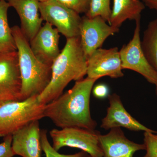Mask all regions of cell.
I'll return each instance as SVG.
<instances>
[{
	"label": "cell",
	"instance_id": "9",
	"mask_svg": "<svg viewBox=\"0 0 157 157\" xmlns=\"http://www.w3.org/2000/svg\"><path fill=\"white\" fill-rule=\"evenodd\" d=\"M119 50L117 47L99 48L87 59V77L98 79L104 76L116 78L123 77Z\"/></svg>",
	"mask_w": 157,
	"mask_h": 157
},
{
	"label": "cell",
	"instance_id": "19",
	"mask_svg": "<svg viewBox=\"0 0 157 157\" xmlns=\"http://www.w3.org/2000/svg\"><path fill=\"white\" fill-rule=\"evenodd\" d=\"M111 14L110 0H91L89 9L85 15L89 17L100 16L109 24Z\"/></svg>",
	"mask_w": 157,
	"mask_h": 157
},
{
	"label": "cell",
	"instance_id": "11",
	"mask_svg": "<svg viewBox=\"0 0 157 157\" xmlns=\"http://www.w3.org/2000/svg\"><path fill=\"white\" fill-rule=\"evenodd\" d=\"M109 106L107 114L101 121V127L104 130L124 128L130 131L156 132L148 128L133 117L124 107L120 97L116 93L109 94Z\"/></svg>",
	"mask_w": 157,
	"mask_h": 157
},
{
	"label": "cell",
	"instance_id": "4",
	"mask_svg": "<svg viewBox=\"0 0 157 157\" xmlns=\"http://www.w3.org/2000/svg\"><path fill=\"white\" fill-rule=\"evenodd\" d=\"M45 105L38 96L23 101H0V137L12 135L26 125L44 117Z\"/></svg>",
	"mask_w": 157,
	"mask_h": 157
},
{
	"label": "cell",
	"instance_id": "7",
	"mask_svg": "<svg viewBox=\"0 0 157 157\" xmlns=\"http://www.w3.org/2000/svg\"><path fill=\"white\" fill-rule=\"evenodd\" d=\"M136 26L132 39L119 50L123 70L139 73L150 83L157 86V73L144 53L140 38V19L135 21Z\"/></svg>",
	"mask_w": 157,
	"mask_h": 157
},
{
	"label": "cell",
	"instance_id": "15",
	"mask_svg": "<svg viewBox=\"0 0 157 157\" xmlns=\"http://www.w3.org/2000/svg\"><path fill=\"white\" fill-rule=\"evenodd\" d=\"M19 16L22 33L30 41L42 27L43 20L38 0H6Z\"/></svg>",
	"mask_w": 157,
	"mask_h": 157
},
{
	"label": "cell",
	"instance_id": "3",
	"mask_svg": "<svg viewBox=\"0 0 157 157\" xmlns=\"http://www.w3.org/2000/svg\"><path fill=\"white\" fill-rule=\"evenodd\" d=\"M11 28L16 47L21 79V101L39 96L46 88L52 76V66L39 59L31 49L29 41L18 26Z\"/></svg>",
	"mask_w": 157,
	"mask_h": 157
},
{
	"label": "cell",
	"instance_id": "6",
	"mask_svg": "<svg viewBox=\"0 0 157 157\" xmlns=\"http://www.w3.org/2000/svg\"><path fill=\"white\" fill-rule=\"evenodd\" d=\"M39 10L43 20L55 27L67 39L79 37L82 21L79 14L56 0L40 2Z\"/></svg>",
	"mask_w": 157,
	"mask_h": 157
},
{
	"label": "cell",
	"instance_id": "17",
	"mask_svg": "<svg viewBox=\"0 0 157 157\" xmlns=\"http://www.w3.org/2000/svg\"><path fill=\"white\" fill-rule=\"evenodd\" d=\"M10 6L6 0L0 1V55L17 51V47L8 21Z\"/></svg>",
	"mask_w": 157,
	"mask_h": 157
},
{
	"label": "cell",
	"instance_id": "24",
	"mask_svg": "<svg viewBox=\"0 0 157 157\" xmlns=\"http://www.w3.org/2000/svg\"><path fill=\"white\" fill-rule=\"evenodd\" d=\"M93 94L96 98L102 99L106 98L109 95V89L106 85H97L93 89Z\"/></svg>",
	"mask_w": 157,
	"mask_h": 157
},
{
	"label": "cell",
	"instance_id": "18",
	"mask_svg": "<svg viewBox=\"0 0 157 157\" xmlns=\"http://www.w3.org/2000/svg\"><path fill=\"white\" fill-rule=\"evenodd\" d=\"M141 46L149 63L157 73V18L148 24L144 33Z\"/></svg>",
	"mask_w": 157,
	"mask_h": 157
},
{
	"label": "cell",
	"instance_id": "5",
	"mask_svg": "<svg viewBox=\"0 0 157 157\" xmlns=\"http://www.w3.org/2000/svg\"><path fill=\"white\" fill-rule=\"evenodd\" d=\"M101 134L95 129L74 127L53 129L49 132L52 147L57 151L68 147L79 149L92 157H103L99 141Z\"/></svg>",
	"mask_w": 157,
	"mask_h": 157
},
{
	"label": "cell",
	"instance_id": "20",
	"mask_svg": "<svg viewBox=\"0 0 157 157\" xmlns=\"http://www.w3.org/2000/svg\"><path fill=\"white\" fill-rule=\"evenodd\" d=\"M41 140L42 151L45 153V157H84L87 155L82 151L74 154L65 155L59 153L58 151L56 150L49 143L46 130H41Z\"/></svg>",
	"mask_w": 157,
	"mask_h": 157
},
{
	"label": "cell",
	"instance_id": "27",
	"mask_svg": "<svg viewBox=\"0 0 157 157\" xmlns=\"http://www.w3.org/2000/svg\"><path fill=\"white\" fill-rule=\"evenodd\" d=\"M91 157L90 156V155L87 154V155H86V156L85 157Z\"/></svg>",
	"mask_w": 157,
	"mask_h": 157
},
{
	"label": "cell",
	"instance_id": "16",
	"mask_svg": "<svg viewBox=\"0 0 157 157\" xmlns=\"http://www.w3.org/2000/svg\"><path fill=\"white\" fill-rule=\"evenodd\" d=\"M145 9V5L140 0H113L109 25L119 29L127 20L140 19L141 14Z\"/></svg>",
	"mask_w": 157,
	"mask_h": 157
},
{
	"label": "cell",
	"instance_id": "14",
	"mask_svg": "<svg viewBox=\"0 0 157 157\" xmlns=\"http://www.w3.org/2000/svg\"><path fill=\"white\" fill-rule=\"evenodd\" d=\"M103 157H133L135 153L145 150L144 144L135 143L128 139L121 128L110 129L99 137Z\"/></svg>",
	"mask_w": 157,
	"mask_h": 157
},
{
	"label": "cell",
	"instance_id": "22",
	"mask_svg": "<svg viewBox=\"0 0 157 157\" xmlns=\"http://www.w3.org/2000/svg\"><path fill=\"white\" fill-rule=\"evenodd\" d=\"M78 14H86L89 9L91 0H56Z\"/></svg>",
	"mask_w": 157,
	"mask_h": 157
},
{
	"label": "cell",
	"instance_id": "1",
	"mask_svg": "<svg viewBox=\"0 0 157 157\" xmlns=\"http://www.w3.org/2000/svg\"><path fill=\"white\" fill-rule=\"evenodd\" d=\"M97 79L89 77L76 81L71 89L45 104L44 117L60 128H79L95 130L97 123L90 110V98Z\"/></svg>",
	"mask_w": 157,
	"mask_h": 157
},
{
	"label": "cell",
	"instance_id": "21",
	"mask_svg": "<svg viewBox=\"0 0 157 157\" xmlns=\"http://www.w3.org/2000/svg\"><path fill=\"white\" fill-rule=\"evenodd\" d=\"M144 144L146 153L141 157H157V132H144Z\"/></svg>",
	"mask_w": 157,
	"mask_h": 157
},
{
	"label": "cell",
	"instance_id": "25",
	"mask_svg": "<svg viewBox=\"0 0 157 157\" xmlns=\"http://www.w3.org/2000/svg\"><path fill=\"white\" fill-rule=\"evenodd\" d=\"M145 6L157 12V0H142Z\"/></svg>",
	"mask_w": 157,
	"mask_h": 157
},
{
	"label": "cell",
	"instance_id": "2",
	"mask_svg": "<svg viewBox=\"0 0 157 157\" xmlns=\"http://www.w3.org/2000/svg\"><path fill=\"white\" fill-rule=\"evenodd\" d=\"M87 59L79 37L67 39L64 48L52 65L49 84L40 95V104L45 105L59 97L72 81L83 79L87 72Z\"/></svg>",
	"mask_w": 157,
	"mask_h": 157
},
{
	"label": "cell",
	"instance_id": "8",
	"mask_svg": "<svg viewBox=\"0 0 157 157\" xmlns=\"http://www.w3.org/2000/svg\"><path fill=\"white\" fill-rule=\"evenodd\" d=\"M100 16L82 17L80 38L82 47L87 59L101 48L108 37L118 33L119 29L112 27Z\"/></svg>",
	"mask_w": 157,
	"mask_h": 157
},
{
	"label": "cell",
	"instance_id": "26",
	"mask_svg": "<svg viewBox=\"0 0 157 157\" xmlns=\"http://www.w3.org/2000/svg\"><path fill=\"white\" fill-rule=\"evenodd\" d=\"M39 2H47L48 0H38Z\"/></svg>",
	"mask_w": 157,
	"mask_h": 157
},
{
	"label": "cell",
	"instance_id": "13",
	"mask_svg": "<svg viewBox=\"0 0 157 157\" xmlns=\"http://www.w3.org/2000/svg\"><path fill=\"white\" fill-rule=\"evenodd\" d=\"M41 132L39 121H35L13 134L11 147L14 155L42 157Z\"/></svg>",
	"mask_w": 157,
	"mask_h": 157
},
{
	"label": "cell",
	"instance_id": "28",
	"mask_svg": "<svg viewBox=\"0 0 157 157\" xmlns=\"http://www.w3.org/2000/svg\"><path fill=\"white\" fill-rule=\"evenodd\" d=\"M156 94L157 95V86H156Z\"/></svg>",
	"mask_w": 157,
	"mask_h": 157
},
{
	"label": "cell",
	"instance_id": "12",
	"mask_svg": "<svg viewBox=\"0 0 157 157\" xmlns=\"http://www.w3.org/2000/svg\"><path fill=\"white\" fill-rule=\"evenodd\" d=\"M59 38L58 30L46 22L29 41L31 49L39 59L52 66L60 53L59 48Z\"/></svg>",
	"mask_w": 157,
	"mask_h": 157
},
{
	"label": "cell",
	"instance_id": "23",
	"mask_svg": "<svg viewBox=\"0 0 157 157\" xmlns=\"http://www.w3.org/2000/svg\"><path fill=\"white\" fill-rule=\"evenodd\" d=\"M12 135L4 137V140L0 143V157H13L14 156L12 151Z\"/></svg>",
	"mask_w": 157,
	"mask_h": 157
},
{
	"label": "cell",
	"instance_id": "29",
	"mask_svg": "<svg viewBox=\"0 0 157 157\" xmlns=\"http://www.w3.org/2000/svg\"><path fill=\"white\" fill-rule=\"evenodd\" d=\"M0 1H1V0H0Z\"/></svg>",
	"mask_w": 157,
	"mask_h": 157
},
{
	"label": "cell",
	"instance_id": "10",
	"mask_svg": "<svg viewBox=\"0 0 157 157\" xmlns=\"http://www.w3.org/2000/svg\"><path fill=\"white\" fill-rule=\"evenodd\" d=\"M21 91L17 52L0 55V101H21Z\"/></svg>",
	"mask_w": 157,
	"mask_h": 157
}]
</instances>
